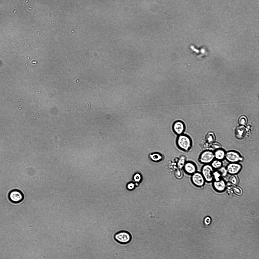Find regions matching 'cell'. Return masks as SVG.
Returning a JSON list of instances; mask_svg holds the SVG:
<instances>
[{
    "label": "cell",
    "mask_w": 259,
    "mask_h": 259,
    "mask_svg": "<svg viewBox=\"0 0 259 259\" xmlns=\"http://www.w3.org/2000/svg\"><path fill=\"white\" fill-rule=\"evenodd\" d=\"M176 143L179 149L185 152L189 151L193 145L191 137L184 133L177 136Z\"/></svg>",
    "instance_id": "obj_1"
},
{
    "label": "cell",
    "mask_w": 259,
    "mask_h": 259,
    "mask_svg": "<svg viewBox=\"0 0 259 259\" xmlns=\"http://www.w3.org/2000/svg\"><path fill=\"white\" fill-rule=\"evenodd\" d=\"M115 240L118 243L125 244L129 243L131 241L132 236L128 232L125 230L119 231L116 233L114 235Z\"/></svg>",
    "instance_id": "obj_2"
},
{
    "label": "cell",
    "mask_w": 259,
    "mask_h": 259,
    "mask_svg": "<svg viewBox=\"0 0 259 259\" xmlns=\"http://www.w3.org/2000/svg\"><path fill=\"white\" fill-rule=\"evenodd\" d=\"M214 169L210 164H204L201 169L202 175L206 182H211L213 180Z\"/></svg>",
    "instance_id": "obj_3"
},
{
    "label": "cell",
    "mask_w": 259,
    "mask_h": 259,
    "mask_svg": "<svg viewBox=\"0 0 259 259\" xmlns=\"http://www.w3.org/2000/svg\"><path fill=\"white\" fill-rule=\"evenodd\" d=\"M215 159L214 152L210 150H206L200 154L198 160L204 164H210Z\"/></svg>",
    "instance_id": "obj_4"
},
{
    "label": "cell",
    "mask_w": 259,
    "mask_h": 259,
    "mask_svg": "<svg viewBox=\"0 0 259 259\" xmlns=\"http://www.w3.org/2000/svg\"><path fill=\"white\" fill-rule=\"evenodd\" d=\"M9 200L14 203H18L22 201L24 198L23 193L20 190L14 189L10 191L8 195Z\"/></svg>",
    "instance_id": "obj_5"
},
{
    "label": "cell",
    "mask_w": 259,
    "mask_h": 259,
    "mask_svg": "<svg viewBox=\"0 0 259 259\" xmlns=\"http://www.w3.org/2000/svg\"><path fill=\"white\" fill-rule=\"evenodd\" d=\"M226 193L229 197L232 196L233 195L238 196H241L243 193L242 188L238 185L233 184L229 182L227 183L226 189Z\"/></svg>",
    "instance_id": "obj_6"
},
{
    "label": "cell",
    "mask_w": 259,
    "mask_h": 259,
    "mask_svg": "<svg viewBox=\"0 0 259 259\" xmlns=\"http://www.w3.org/2000/svg\"><path fill=\"white\" fill-rule=\"evenodd\" d=\"M225 159L229 163H239L243 160V158L239 153L233 150L226 153Z\"/></svg>",
    "instance_id": "obj_7"
},
{
    "label": "cell",
    "mask_w": 259,
    "mask_h": 259,
    "mask_svg": "<svg viewBox=\"0 0 259 259\" xmlns=\"http://www.w3.org/2000/svg\"><path fill=\"white\" fill-rule=\"evenodd\" d=\"M172 128L174 133L178 136L184 133L186 129V126L183 121L178 120L173 122Z\"/></svg>",
    "instance_id": "obj_8"
},
{
    "label": "cell",
    "mask_w": 259,
    "mask_h": 259,
    "mask_svg": "<svg viewBox=\"0 0 259 259\" xmlns=\"http://www.w3.org/2000/svg\"><path fill=\"white\" fill-rule=\"evenodd\" d=\"M191 175V180L195 186L198 187L204 186L206 181L201 172L196 171Z\"/></svg>",
    "instance_id": "obj_9"
},
{
    "label": "cell",
    "mask_w": 259,
    "mask_h": 259,
    "mask_svg": "<svg viewBox=\"0 0 259 259\" xmlns=\"http://www.w3.org/2000/svg\"><path fill=\"white\" fill-rule=\"evenodd\" d=\"M228 174H237L241 170L242 166L239 163H229L226 167Z\"/></svg>",
    "instance_id": "obj_10"
},
{
    "label": "cell",
    "mask_w": 259,
    "mask_h": 259,
    "mask_svg": "<svg viewBox=\"0 0 259 259\" xmlns=\"http://www.w3.org/2000/svg\"><path fill=\"white\" fill-rule=\"evenodd\" d=\"M212 186L215 191L219 192H223L226 190L227 183L225 180L221 178L218 181L213 180Z\"/></svg>",
    "instance_id": "obj_11"
},
{
    "label": "cell",
    "mask_w": 259,
    "mask_h": 259,
    "mask_svg": "<svg viewBox=\"0 0 259 259\" xmlns=\"http://www.w3.org/2000/svg\"><path fill=\"white\" fill-rule=\"evenodd\" d=\"M183 168L186 173L192 175L196 172L197 167L196 164L191 161L186 162Z\"/></svg>",
    "instance_id": "obj_12"
},
{
    "label": "cell",
    "mask_w": 259,
    "mask_h": 259,
    "mask_svg": "<svg viewBox=\"0 0 259 259\" xmlns=\"http://www.w3.org/2000/svg\"><path fill=\"white\" fill-rule=\"evenodd\" d=\"M246 129L244 126L240 125L235 130V134L236 138L239 139H242L245 136Z\"/></svg>",
    "instance_id": "obj_13"
},
{
    "label": "cell",
    "mask_w": 259,
    "mask_h": 259,
    "mask_svg": "<svg viewBox=\"0 0 259 259\" xmlns=\"http://www.w3.org/2000/svg\"><path fill=\"white\" fill-rule=\"evenodd\" d=\"M214 154L215 159L222 161L225 159L226 153L221 148L215 150Z\"/></svg>",
    "instance_id": "obj_14"
},
{
    "label": "cell",
    "mask_w": 259,
    "mask_h": 259,
    "mask_svg": "<svg viewBox=\"0 0 259 259\" xmlns=\"http://www.w3.org/2000/svg\"><path fill=\"white\" fill-rule=\"evenodd\" d=\"M150 157L153 161L156 162L161 161L163 159V158L162 154L158 152H155L151 154L150 155Z\"/></svg>",
    "instance_id": "obj_15"
},
{
    "label": "cell",
    "mask_w": 259,
    "mask_h": 259,
    "mask_svg": "<svg viewBox=\"0 0 259 259\" xmlns=\"http://www.w3.org/2000/svg\"><path fill=\"white\" fill-rule=\"evenodd\" d=\"M230 175L229 178V182L233 184L238 185L239 183L240 179L237 174Z\"/></svg>",
    "instance_id": "obj_16"
},
{
    "label": "cell",
    "mask_w": 259,
    "mask_h": 259,
    "mask_svg": "<svg viewBox=\"0 0 259 259\" xmlns=\"http://www.w3.org/2000/svg\"><path fill=\"white\" fill-rule=\"evenodd\" d=\"M210 164L214 169L217 170L223 166V164L222 161L215 159Z\"/></svg>",
    "instance_id": "obj_17"
},
{
    "label": "cell",
    "mask_w": 259,
    "mask_h": 259,
    "mask_svg": "<svg viewBox=\"0 0 259 259\" xmlns=\"http://www.w3.org/2000/svg\"><path fill=\"white\" fill-rule=\"evenodd\" d=\"M205 139L206 141L209 143H212L215 141L216 139L215 136L214 134L211 132L208 133L206 135Z\"/></svg>",
    "instance_id": "obj_18"
},
{
    "label": "cell",
    "mask_w": 259,
    "mask_h": 259,
    "mask_svg": "<svg viewBox=\"0 0 259 259\" xmlns=\"http://www.w3.org/2000/svg\"><path fill=\"white\" fill-rule=\"evenodd\" d=\"M247 118L244 116H241L239 119L238 122L240 125L244 126L247 124Z\"/></svg>",
    "instance_id": "obj_19"
},
{
    "label": "cell",
    "mask_w": 259,
    "mask_h": 259,
    "mask_svg": "<svg viewBox=\"0 0 259 259\" xmlns=\"http://www.w3.org/2000/svg\"><path fill=\"white\" fill-rule=\"evenodd\" d=\"M186 157L184 155L181 156L179 159L178 163V166L180 168H183L185 164L186 163Z\"/></svg>",
    "instance_id": "obj_20"
},
{
    "label": "cell",
    "mask_w": 259,
    "mask_h": 259,
    "mask_svg": "<svg viewBox=\"0 0 259 259\" xmlns=\"http://www.w3.org/2000/svg\"><path fill=\"white\" fill-rule=\"evenodd\" d=\"M217 170L219 172L222 177H225L228 174L226 167L223 166Z\"/></svg>",
    "instance_id": "obj_21"
},
{
    "label": "cell",
    "mask_w": 259,
    "mask_h": 259,
    "mask_svg": "<svg viewBox=\"0 0 259 259\" xmlns=\"http://www.w3.org/2000/svg\"><path fill=\"white\" fill-rule=\"evenodd\" d=\"M222 177L220 174L217 170L214 171L213 173V180L219 181L222 178Z\"/></svg>",
    "instance_id": "obj_22"
},
{
    "label": "cell",
    "mask_w": 259,
    "mask_h": 259,
    "mask_svg": "<svg viewBox=\"0 0 259 259\" xmlns=\"http://www.w3.org/2000/svg\"><path fill=\"white\" fill-rule=\"evenodd\" d=\"M212 220L211 218L207 216L203 220V223L205 226H207L211 224Z\"/></svg>",
    "instance_id": "obj_23"
},
{
    "label": "cell",
    "mask_w": 259,
    "mask_h": 259,
    "mask_svg": "<svg viewBox=\"0 0 259 259\" xmlns=\"http://www.w3.org/2000/svg\"><path fill=\"white\" fill-rule=\"evenodd\" d=\"M211 147L213 149H216L221 148V145L220 144L217 142H213L212 143Z\"/></svg>",
    "instance_id": "obj_24"
},
{
    "label": "cell",
    "mask_w": 259,
    "mask_h": 259,
    "mask_svg": "<svg viewBox=\"0 0 259 259\" xmlns=\"http://www.w3.org/2000/svg\"><path fill=\"white\" fill-rule=\"evenodd\" d=\"M134 179L136 181L138 182L141 179V176L138 174H136L134 176Z\"/></svg>",
    "instance_id": "obj_25"
},
{
    "label": "cell",
    "mask_w": 259,
    "mask_h": 259,
    "mask_svg": "<svg viewBox=\"0 0 259 259\" xmlns=\"http://www.w3.org/2000/svg\"><path fill=\"white\" fill-rule=\"evenodd\" d=\"M134 184L133 183H131L128 184L127 187L129 189H131L134 188Z\"/></svg>",
    "instance_id": "obj_26"
}]
</instances>
